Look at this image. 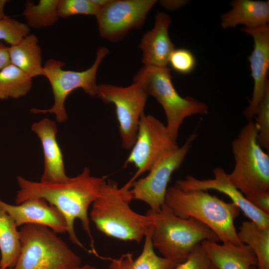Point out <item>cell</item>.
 <instances>
[{
    "label": "cell",
    "instance_id": "1",
    "mask_svg": "<svg viewBox=\"0 0 269 269\" xmlns=\"http://www.w3.org/2000/svg\"><path fill=\"white\" fill-rule=\"evenodd\" d=\"M19 190L15 197V203L20 204L26 200L40 198L55 207L65 218L69 238L72 243L86 250L75 232L74 222L81 221L82 227L90 239L91 251L98 254L90 229L88 209L98 196L105 176L96 177L91 174L90 169L85 167L79 174L58 182H35L18 176L16 178Z\"/></svg>",
    "mask_w": 269,
    "mask_h": 269
},
{
    "label": "cell",
    "instance_id": "2",
    "mask_svg": "<svg viewBox=\"0 0 269 269\" xmlns=\"http://www.w3.org/2000/svg\"><path fill=\"white\" fill-rule=\"evenodd\" d=\"M131 185L129 181L119 187L116 182L106 180L92 204L90 217L97 229L105 235L139 244L152 222L147 215L138 214L130 207L134 199Z\"/></svg>",
    "mask_w": 269,
    "mask_h": 269
},
{
    "label": "cell",
    "instance_id": "3",
    "mask_svg": "<svg viewBox=\"0 0 269 269\" xmlns=\"http://www.w3.org/2000/svg\"><path fill=\"white\" fill-rule=\"evenodd\" d=\"M165 204L177 216L198 220L210 228L223 243L240 246L234 221L240 209L202 190H183L176 184L167 188Z\"/></svg>",
    "mask_w": 269,
    "mask_h": 269
},
{
    "label": "cell",
    "instance_id": "4",
    "mask_svg": "<svg viewBox=\"0 0 269 269\" xmlns=\"http://www.w3.org/2000/svg\"><path fill=\"white\" fill-rule=\"evenodd\" d=\"M146 214L152 224L153 248L163 258L177 265L184 262L202 242L220 241L205 224L193 218L177 216L165 203L159 211L150 209Z\"/></svg>",
    "mask_w": 269,
    "mask_h": 269
},
{
    "label": "cell",
    "instance_id": "5",
    "mask_svg": "<svg viewBox=\"0 0 269 269\" xmlns=\"http://www.w3.org/2000/svg\"><path fill=\"white\" fill-rule=\"evenodd\" d=\"M134 83L153 96L162 107L166 116L167 130L175 142L185 119L195 115L206 114L208 108L204 102L191 97H182L175 89L170 69L167 67L143 66L134 77Z\"/></svg>",
    "mask_w": 269,
    "mask_h": 269
},
{
    "label": "cell",
    "instance_id": "6",
    "mask_svg": "<svg viewBox=\"0 0 269 269\" xmlns=\"http://www.w3.org/2000/svg\"><path fill=\"white\" fill-rule=\"evenodd\" d=\"M257 134L255 122L250 121L232 142L235 165L228 177L246 197L269 191V155L258 143Z\"/></svg>",
    "mask_w": 269,
    "mask_h": 269
},
{
    "label": "cell",
    "instance_id": "7",
    "mask_svg": "<svg viewBox=\"0 0 269 269\" xmlns=\"http://www.w3.org/2000/svg\"><path fill=\"white\" fill-rule=\"evenodd\" d=\"M19 232L21 252L13 269H71L81 265L80 258L48 227L26 224Z\"/></svg>",
    "mask_w": 269,
    "mask_h": 269
},
{
    "label": "cell",
    "instance_id": "8",
    "mask_svg": "<svg viewBox=\"0 0 269 269\" xmlns=\"http://www.w3.org/2000/svg\"><path fill=\"white\" fill-rule=\"evenodd\" d=\"M109 49L100 47L96 52V59L91 67L83 71L64 70L62 67L65 63L49 59L43 66L42 75L48 80L53 92L54 104L48 109L32 108V114L53 113L58 123L65 122L68 116L65 108L67 96L74 90L81 88L88 95L97 96L98 85L96 76L98 69L103 60L108 54Z\"/></svg>",
    "mask_w": 269,
    "mask_h": 269
},
{
    "label": "cell",
    "instance_id": "9",
    "mask_svg": "<svg viewBox=\"0 0 269 269\" xmlns=\"http://www.w3.org/2000/svg\"><path fill=\"white\" fill-rule=\"evenodd\" d=\"M148 96L143 89L134 83L126 87L98 85L97 97L116 107L122 145L125 149H131L135 142Z\"/></svg>",
    "mask_w": 269,
    "mask_h": 269
},
{
    "label": "cell",
    "instance_id": "10",
    "mask_svg": "<svg viewBox=\"0 0 269 269\" xmlns=\"http://www.w3.org/2000/svg\"><path fill=\"white\" fill-rule=\"evenodd\" d=\"M179 146L171 137L163 123L153 116L144 114L139 121L135 142L124 166L133 164L137 168L131 183L140 174L149 171L167 152Z\"/></svg>",
    "mask_w": 269,
    "mask_h": 269
},
{
    "label": "cell",
    "instance_id": "11",
    "mask_svg": "<svg viewBox=\"0 0 269 269\" xmlns=\"http://www.w3.org/2000/svg\"><path fill=\"white\" fill-rule=\"evenodd\" d=\"M190 134L184 144L163 155L149 170L144 177L132 183L131 192L134 199L147 204L150 210L159 211L165 203L167 186L172 173L184 161L196 138Z\"/></svg>",
    "mask_w": 269,
    "mask_h": 269
},
{
    "label": "cell",
    "instance_id": "12",
    "mask_svg": "<svg viewBox=\"0 0 269 269\" xmlns=\"http://www.w3.org/2000/svg\"><path fill=\"white\" fill-rule=\"evenodd\" d=\"M155 0H110L96 15L100 36L111 42L125 38L143 24Z\"/></svg>",
    "mask_w": 269,
    "mask_h": 269
},
{
    "label": "cell",
    "instance_id": "13",
    "mask_svg": "<svg viewBox=\"0 0 269 269\" xmlns=\"http://www.w3.org/2000/svg\"><path fill=\"white\" fill-rule=\"evenodd\" d=\"M211 179H200L187 175L176 181V185L183 190H215L227 195L251 221L262 227H269V215L264 213L253 205L229 180L228 174L223 167L213 170Z\"/></svg>",
    "mask_w": 269,
    "mask_h": 269
},
{
    "label": "cell",
    "instance_id": "14",
    "mask_svg": "<svg viewBox=\"0 0 269 269\" xmlns=\"http://www.w3.org/2000/svg\"><path fill=\"white\" fill-rule=\"evenodd\" d=\"M242 30L251 35L254 40V49L249 57L254 88L251 100L244 111L248 121L255 117L259 105L269 85L267 74L269 68V24L254 29L245 27Z\"/></svg>",
    "mask_w": 269,
    "mask_h": 269
},
{
    "label": "cell",
    "instance_id": "15",
    "mask_svg": "<svg viewBox=\"0 0 269 269\" xmlns=\"http://www.w3.org/2000/svg\"><path fill=\"white\" fill-rule=\"evenodd\" d=\"M0 205L14 220L17 227L36 224L46 226L57 234L67 231V223L63 215L43 199L32 198L16 205L0 200Z\"/></svg>",
    "mask_w": 269,
    "mask_h": 269
},
{
    "label": "cell",
    "instance_id": "16",
    "mask_svg": "<svg viewBox=\"0 0 269 269\" xmlns=\"http://www.w3.org/2000/svg\"><path fill=\"white\" fill-rule=\"evenodd\" d=\"M171 21L169 15L158 12L153 27L142 36L139 47L142 51V62L144 66L167 67L169 56L175 49L168 33Z\"/></svg>",
    "mask_w": 269,
    "mask_h": 269
},
{
    "label": "cell",
    "instance_id": "17",
    "mask_svg": "<svg viewBox=\"0 0 269 269\" xmlns=\"http://www.w3.org/2000/svg\"><path fill=\"white\" fill-rule=\"evenodd\" d=\"M31 130L39 138L43 151L44 170L40 181L58 182L67 179L63 154L56 140L55 123L45 118L34 123Z\"/></svg>",
    "mask_w": 269,
    "mask_h": 269
},
{
    "label": "cell",
    "instance_id": "18",
    "mask_svg": "<svg viewBox=\"0 0 269 269\" xmlns=\"http://www.w3.org/2000/svg\"><path fill=\"white\" fill-rule=\"evenodd\" d=\"M201 245L217 269H250L252 266H257L255 253L245 244L238 246L230 242L219 244L204 241Z\"/></svg>",
    "mask_w": 269,
    "mask_h": 269
},
{
    "label": "cell",
    "instance_id": "19",
    "mask_svg": "<svg viewBox=\"0 0 269 269\" xmlns=\"http://www.w3.org/2000/svg\"><path fill=\"white\" fill-rule=\"evenodd\" d=\"M232 8L221 16V26L224 29L243 24L248 29H254L268 24L269 1L234 0Z\"/></svg>",
    "mask_w": 269,
    "mask_h": 269
},
{
    "label": "cell",
    "instance_id": "20",
    "mask_svg": "<svg viewBox=\"0 0 269 269\" xmlns=\"http://www.w3.org/2000/svg\"><path fill=\"white\" fill-rule=\"evenodd\" d=\"M152 224L144 237L142 251L135 259L132 253L122 255L119 258L98 257L109 261V269H172L177 265L163 257L158 256L154 252L151 241Z\"/></svg>",
    "mask_w": 269,
    "mask_h": 269
},
{
    "label": "cell",
    "instance_id": "21",
    "mask_svg": "<svg viewBox=\"0 0 269 269\" xmlns=\"http://www.w3.org/2000/svg\"><path fill=\"white\" fill-rule=\"evenodd\" d=\"M38 42L36 35L28 34L16 44L8 47L10 63L32 78L43 74L41 49Z\"/></svg>",
    "mask_w": 269,
    "mask_h": 269
},
{
    "label": "cell",
    "instance_id": "22",
    "mask_svg": "<svg viewBox=\"0 0 269 269\" xmlns=\"http://www.w3.org/2000/svg\"><path fill=\"white\" fill-rule=\"evenodd\" d=\"M17 226L11 217L0 205V266L1 269L13 268L21 252Z\"/></svg>",
    "mask_w": 269,
    "mask_h": 269
},
{
    "label": "cell",
    "instance_id": "23",
    "mask_svg": "<svg viewBox=\"0 0 269 269\" xmlns=\"http://www.w3.org/2000/svg\"><path fill=\"white\" fill-rule=\"evenodd\" d=\"M237 236L255 253L258 269H269V227H261L252 221H244Z\"/></svg>",
    "mask_w": 269,
    "mask_h": 269
},
{
    "label": "cell",
    "instance_id": "24",
    "mask_svg": "<svg viewBox=\"0 0 269 269\" xmlns=\"http://www.w3.org/2000/svg\"><path fill=\"white\" fill-rule=\"evenodd\" d=\"M32 83L31 77L10 63L0 71V100L25 96L30 91Z\"/></svg>",
    "mask_w": 269,
    "mask_h": 269
},
{
    "label": "cell",
    "instance_id": "25",
    "mask_svg": "<svg viewBox=\"0 0 269 269\" xmlns=\"http://www.w3.org/2000/svg\"><path fill=\"white\" fill-rule=\"evenodd\" d=\"M59 0H40L37 4L30 0L25 2L23 12L27 25L40 28L54 25L59 17L57 6Z\"/></svg>",
    "mask_w": 269,
    "mask_h": 269
},
{
    "label": "cell",
    "instance_id": "26",
    "mask_svg": "<svg viewBox=\"0 0 269 269\" xmlns=\"http://www.w3.org/2000/svg\"><path fill=\"white\" fill-rule=\"evenodd\" d=\"M255 122L258 129L257 140L259 145L269 150V85L258 106Z\"/></svg>",
    "mask_w": 269,
    "mask_h": 269
},
{
    "label": "cell",
    "instance_id": "27",
    "mask_svg": "<svg viewBox=\"0 0 269 269\" xmlns=\"http://www.w3.org/2000/svg\"><path fill=\"white\" fill-rule=\"evenodd\" d=\"M100 10L94 0H59L57 6L58 16L63 18L77 14L96 16Z\"/></svg>",
    "mask_w": 269,
    "mask_h": 269
},
{
    "label": "cell",
    "instance_id": "28",
    "mask_svg": "<svg viewBox=\"0 0 269 269\" xmlns=\"http://www.w3.org/2000/svg\"><path fill=\"white\" fill-rule=\"evenodd\" d=\"M29 32V26L24 23L8 16L0 19V40L10 46L18 43Z\"/></svg>",
    "mask_w": 269,
    "mask_h": 269
},
{
    "label": "cell",
    "instance_id": "29",
    "mask_svg": "<svg viewBox=\"0 0 269 269\" xmlns=\"http://www.w3.org/2000/svg\"><path fill=\"white\" fill-rule=\"evenodd\" d=\"M168 64L176 72L187 74L194 69L196 59L193 53L188 49H175L169 56Z\"/></svg>",
    "mask_w": 269,
    "mask_h": 269
},
{
    "label": "cell",
    "instance_id": "30",
    "mask_svg": "<svg viewBox=\"0 0 269 269\" xmlns=\"http://www.w3.org/2000/svg\"><path fill=\"white\" fill-rule=\"evenodd\" d=\"M211 263L202 247L197 245L188 258L172 269H209Z\"/></svg>",
    "mask_w": 269,
    "mask_h": 269
},
{
    "label": "cell",
    "instance_id": "31",
    "mask_svg": "<svg viewBox=\"0 0 269 269\" xmlns=\"http://www.w3.org/2000/svg\"><path fill=\"white\" fill-rule=\"evenodd\" d=\"M246 198L258 209L269 215V191L261 192Z\"/></svg>",
    "mask_w": 269,
    "mask_h": 269
},
{
    "label": "cell",
    "instance_id": "32",
    "mask_svg": "<svg viewBox=\"0 0 269 269\" xmlns=\"http://www.w3.org/2000/svg\"><path fill=\"white\" fill-rule=\"evenodd\" d=\"M188 2V0H162L159 1L162 7L168 10L177 9Z\"/></svg>",
    "mask_w": 269,
    "mask_h": 269
},
{
    "label": "cell",
    "instance_id": "33",
    "mask_svg": "<svg viewBox=\"0 0 269 269\" xmlns=\"http://www.w3.org/2000/svg\"><path fill=\"white\" fill-rule=\"evenodd\" d=\"M10 64L8 47L0 42V71Z\"/></svg>",
    "mask_w": 269,
    "mask_h": 269
},
{
    "label": "cell",
    "instance_id": "34",
    "mask_svg": "<svg viewBox=\"0 0 269 269\" xmlns=\"http://www.w3.org/2000/svg\"><path fill=\"white\" fill-rule=\"evenodd\" d=\"M7 1L6 0H0V19H2L7 16L4 13V6Z\"/></svg>",
    "mask_w": 269,
    "mask_h": 269
},
{
    "label": "cell",
    "instance_id": "35",
    "mask_svg": "<svg viewBox=\"0 0 269 269\" xmlns=\"http://www.w3.org/2000/svg\"><path fill=\"white\" fill-rule=\"evenodd\" d=\"M71 269H97L94 266H91L89 264H85L84 265L75 267Z\"/></svg>",
    "mask_w": 269,
    "mask_h": 269
},
{
    "label": "cell",
    "instance_id": "36",
    "mask_svg": "<svg viewBox=\"0 0 269 269\" xmlns=\"http://www.w3.org/2000/svg\"><path fill=\"white\" fill-rule=\"evenodd\" d=\"M209 269H217L216 267H215L212 264H211V266Z\"/></svg>",
    "mask_w": 269,
    "mask_h": 269
},
{
    "label": "cell",
    "instance_id": "37",
    "mask_svg": "<svg viewBox=\"0 0 269 269\" xmlns=\"http://www.w3.org/2000/svg\"><path fill=\"white\" fill-rule=\"evenodd\" d=\"M250 269H258L257 267L256 266H252L250 268Z\"/></svg>",
    "mask_w": 269,
    "mask_h": 269
},
{
    "label": "cell",
    "instance_id": "38",
    "mask_svg": "<svg viewBox=\"0 0 269 269\" xmlns=\"http://www.w3.org/2000/svg\"><path fill=\"white\" fill-rule=\"evenodd\" d=\"M0 269H1V268H0Z\"/></svg>",
    "mask_w": 269,
    "mask_h": 269
}]
</instances>
